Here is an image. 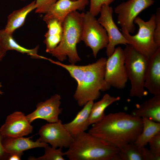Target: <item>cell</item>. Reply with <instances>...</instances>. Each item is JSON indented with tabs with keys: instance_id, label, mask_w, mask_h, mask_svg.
Returning a JSON list of instances; mask_svg holds the SVG:
<instances>
[{
	"instance_id": "cell-23",
	"label": "cell",
	"mask_w": 160,
	"mask_h": 160,
	"mask_svg": "<svg viewBox=\"0 0 160 160\" xmlns=\"http://www.w3.org/2000/svg\"><path fill=\"white\" fill-rule=\"evenodd\" d=\"M143 129L135 142L138 147H145L150 140L160 132V123L151 121L146 118H142Z\"/></svg>"
},
{
	"instance_id": "cell-15",
	"label": "cell",
	"mask_w": 160,
	"mask_h": 160,
	"mask_svg": "<svg viewBox=\"0 0 160 160\" xmlns=\"http://www.w3.org/2000/svg\"><path fill=\"white\" fill-rule=\"evenodd\" d=\"M144 87L153 95H160V47L149 59Z\"/></svg>"
},
{
	"instance_id": "cell-2",
	"label": "cell",
	"mask_w": 160,
	"mask_h": 160,
	"mask_svg": "<svg viewBox=\"0 0 160 160\" xmlns=\"http://www.w3.org/2000/svg\"><path fill=\"white\" fill-rule=\"evenodd\" d=\"M143 126L142 118L120 112L105 115L93 124L88 132L119 149L135 143Z\"/></svg>"
},
{
	"instance_id": "cell-14",
	"label": "cell",
	"mask_w": 160,
	"mask_h": 160,
	"mask_svg": "<svg viewBox=\"0 0 160 160\" xmlns=\"http://www.w3.org/2000/svg\"><path fill=\"white\" fill-rule=\"evenodd\" d=\"M89 0H58L45 14L43 20L45 22L55 19L63 24L66 17L71 12L83 10Z\"/></svg>"
},
{
	"instance_id": "cell-28",
	"label": "cell",
	"mask_w": 160,
	"mask_h": 160,
	"mask_svg": "<svg viewBox=\"0 0 160 160\" xmlns=\"http://www.w3.org/2000/svg\"><path fill=\"white\" fill-rule=\"evenodd\" d=\"M148 144L150 150L156 157L160 158V132L152 137Z\"/></svg>"
},
{
	"instance_id": "cell-27",
	"label": "cell",
	"mask_w": 160,
	"mask_h": 160,
	"mask_svg": "<svg viewBox=\"0 0 160 160\" xmlns=\"http://www.w3.org/2000/svg\"><path fill=\"white\" fill-rule=\"evenodd\" d=\"M58 0H36L35 12L45 14Z\"/></svg>"
},
{
	"instance_id": "cell-19",
	"label": "cell",
	"mask_w": 160,
	"mask_h": 160,
	"mask_svg": "<svg viewBox=\"0 0 160 160\" xmlns=\"http://www.w3.org/2000/svg\"><path fill=\"white\" fill-rule=\"evenodd\" d=\"M36 8V1H34L23 8L14 11L7 17L4 30L12 34L15 30L23 25L28 15Z\"/></svg>"
},
{
	"instance_id": "cell-7",
	"label": "cell",
	"mask_w": 160,
	"mask_h": 160,
	"mask_svg": "<svg viewBox=\"0 0 160 160\" xmlns=\"http://www.w3.org/2000/svg\"><path fill=\"white\" fill-rule=\"evenodd\" d=\"M81 41L91 49L95 58L99 51L106 48L108 44V38L105 29L89 11L84 14Z\"/></svg>"
},
{
	"instance_id": "cell-8",
	"label": "cell",
	"mask_w": 160,
	"mask_h": 160,
	"mask_svg": "<svg viewBox=\"0 0 160 160\" xmlns=\"http://www.w3.org/2000/svg\"><path fill=\"white\" fill-rule=\"evenodd\" d=\"M125 54L120 47L116 48L107 59L105 80L110 86L119 89L125 88L128 78L125 66Z\"/></svg>"
},
{
	"instance_id": "cell-1",
	"label": "cell",
	"mask_w": 160,
	"mask_h": 160,
	"mask_svg": "<svg viewBox=\"0 0 160 160\" xmlns=\"http://www.w3.org/2000/svg\"><path fill=\"white\" fill-rule=\"evenodd\" d=\"M107 58L101 57L95 62L85 65L65 64L49 58L51 63L66 70L77 81V86L73 95L80 107L88 102L99 98L100 91L109 90L110 86L105 80Z\"/></svg>"
},
{
	"instance_id": "cell-30",
	"label": "cell",
	"mask_w": 160,
	"mask_h": 160,
	"mask_svg": "<svg viewBox=\"0 0 160 160\" xmlns=\"http://www.w3.org/2000/svg\"><path fill=\"white\" fill-rule=\"evenodd\" d=\"M4 136L0 130V160H8L9 154L4 148L2 143Z\"/></svg>"
},
{
	"instance_id": "cell-20",
	"label": "cell",
	"mask_w": 160,
	"mask_h": 160,
	"mask_svg": "<svg viewBox=\"0 0 160 160\" xmlns=\"http://www.w3.org/2000/svg\"><path fill=\"white\" fill-rule=\"evenodd\" d=\"M0 43L7 52L15 50L22 54H26L33 58L47 60V58L38 54L39 46L33 49L26 48L18 44L13 37L12 34L6 32L4 29L0 30Z\"/></svg>"
},
{
	"instance_id": "cell-13",
	"label": "cell",
	"mask_w": 160,
	"mask_h": 160,
	"mask_svg": "<svg viewBox=\"0 0 160 160\" xmlns=\"http://www.w3.org/2000/svg\"><path fill=\"white\" fill-rule=\"evenodd\" d=\"M60 95L56 94L44 101L38 103L36 110L26 117L30 123L36 119L45 120L49 123L58 121V116L62 110L60 108L61 103Z\"/></svg>"
},
{
	"instance_id": "cell-16",
	"label": "cell",
	"mask_w": 160,
	"mask_h": 160,
	"mask_svg": "<svg viewBox=\"0 0 160 160\" xmlns=\"http://www.w3.org/2000/svg\"><path fill=\"white\" fill-rule=\"evenodd\" d=\"M31 137H4L2 143L5 150L9 153L23 154V152L36 148H44L48 144L41 142L37 139L33 141L31 139Z\"/></svg>"
},
{
	"instance_id": "cell-24",
	"label": "cell",
	"mask_w": 160,
	"mask_h": 160,
	"mask_svg": "<svg viewBox=\"0 0 160 160\" xmlns=\"http://www.w3.org/2000/svg\"><path fill=\"white\" fill-rule=\"evenodd\" d=\"M119 149L121 160H144L145 147H139L134 143Z\"/></svg>"
},
{
	"instance_id": "cell-31",
	"label": "cell",
	"mask_w": 160,
	"mask_h": 160,
	"mask_svg": "<svg viewBox=\"0 0 160 160\" xmlns=\"http://www.w3.org/2000/svg\"><path fill=\"white\" fill-rule=\"evenodd\" d=\"M23 154L19 153H12L10 154L8 160H20Z\"/></svg>"
},
{
	"instance_id": "cell-35",
	"label": "cell",
	"mask_w": 160,
	"mask_h": 160,
	"mask_svg": "<svg viewBox=\"0 0 160 160\" xmlns=\"http://www.w3.org/2000/svg\"></svg>"
},
{
	"instance_id": "cell-17",
	"label": "cell",
	"mask_w": 160,
	"mask_h": 160,
	"mask_svg": "<svg viewBox=\"0 0 160 160\" xmlns=\"http://www.w3.org/2000/svg\"><path fill=\"white\" fill-rule=\"evenodd\" d=\"M131 114L160 123V95H153L143 103L137 105Z\"/></svg>"
},
{
	"instance_id": "cell-11",
	"label": "cell",
	"mask_w": 160,
	"mask_h": 160,
	"mask_svg": "<svg viewBox=\"0 0 160 160\" xmlns=\"http://www.w3.org/2000/svg\"><path fill=\"white\" fill-rule=\"evenodd\" d=\"M113 10L109 5L104 4L101 7L100 16L97 20L105 29L108 38L106 47V54L108 57L113 52L115 47L118 44H129L128 41L121 32L113 18Z\"/></svg>"
},
{
	"instance_id": "cell-34",
	"label": "cell",
	"mask_w": 160,
	"mask_h": 160,
	"mask_svg": "<svg viewBox=\"0 0 160 160\" xmlns=\"http://www.w3.org/2000/svg\"><path fill=\"white\" fill-rule=\"evenodd\" d=\"M72 0V1H76V0Z\"/></svg>"
},
{
	"instance_id": "cell-33",
	"label": "cell",
	"mask_w": 160,
	"mask_h": 160,
	"mask_svg": "<svg viewBox=\"0 0 160 160\" xmlns=\"http://www.w3.org/2000/svg\"><path fill=\"white\" fill-rule=\"evenodd\" d=\"M2 87V84L0 82V89ZM3 92L1 91L0 89V96H1V95H2Z\"/></svg>"
},
{
	"instance_id": "cell-5",
	"label": "cell",
	"mask_w": 160,
	"mask_h": 160,
	"mask_svg": "<svg viewBox=\"0 0 160 160\" xmlns=\"http://www.w3.org/2000/svg\"><path fill=\"white\" fill-rule=\"evenodd\" d=\"M124 49L125 66L131 85L129 95L142 99L147 95L144 83L150 58L129 44L126 45Z\"/></svg>"
},
{
	"instance_id": "cell-6",
	"label": "cell",
	"mask_w": 160,
	"mask_h": 160,
	"mask_svg": "<svg viewBox=\"0 0 160 160\" xmlns=\"http://www.w3.org/2000/svg\"><path fill=\"white\" fill-rule=\"evenodd\" d=\"M134 23L139 26L137 34L132 36L124 31H121V33L128 41L129 44L150 58L160 47L157 46L154 39L155 14H152L150 19L146 21L137 17Z\"/></svg>"
},
{
	"instance_id": "cell-3",
	"label": "cell",
	"mask_w": 160,
	"mask_h": 160,
	"mask_svg": "<svg viewBox=\"0 0 160 160\" xmlns=\"http://www.w3.org/2000/svg\"><path fill=\"white\" fill-rule=\"evenodd\" d=\"M119 152L112 144L85 132L73 138L64 153L70 160H121Z\"/></svg>"
},
{
	"instance_id": "cell-12",
	"label": "cell",
	"mask_w": 160,
	"mask_h": 160,
	"mask_svg": "<svg viewBox=\"0 0 160 160\" xmlns=\"http://www.w3.org/2000/svg\"><path fill=\"white\" fill-rule=\"evenodd\" d=\"M31 123L23 113L16 111L7 116L0 130L4 137H23L32 132Z\"/></svg>"
},
{
	"instance_id": "cell-29",
	"label": "cell",
	"mask_w": 160,
	"mask_h": 160,
	"mask_svg": "<svg viewBox=\"0 0 160 160\" xmlns=\"http://www.w3.org/2000/svg\"><path fill=\"white\" fill-rule=\"evenodd\" d=\"M155 27L154 33L155 42L158 47H160V8L156 9L155 14Z\"/></svg>"
},
{
	"instance_id": "cell-25",
	"label": "cell",
	"mask_w": 160,
	"mask_h": 160,
	"mask_svg": "<svg viewBox=\"0 0 160 160\" xmlns=\"http://www.w3.org/2000/svg\"><path fill=\"white\" fill-rule=\"evenodd\" d=\"M44 153L42 156L36 158L30 156L28 160H65L63 156L64 152L62 151V148H58L51 147L48 145L44 148Z\"/></svg>"
},
{
	"instance_id": "cell-21",
	"label": "cell",
	"mask_w": 160,
	"mask_h": 160,
	"mask_svg": "<svg viewBox=\"0 0 160 160\" xmlns=\"http://www.w3.org/2000/svg\"><path fill=\"white\" fill-rule=\"evenodd\" d=\"M48 29L44 36V42L46 45V51L49 53L56 48L60 42L63 35V24L57 20L52 19L46 22Z\"/></svg>"
},
{
	"instance_id": "cell-22",
	"label": "cell",
	"mask_w": 160,
	"mask_h": 160,
	"mask_svg": "<svg viewBox=\"0 0 160 160\" xmlns=\"http://www.w3.org/2000/svg\"><path fill=\"white\" fill-rule=\"evenodd\" d=\"M120 99L119 97L112 96L106 94L99 101L94 103L89 118V125L96 123L103 119L105 115L104 111L106 108Z\"/></svg>"
},
{
	"instance_id": "cell-26",
	"label": "cell",
	"mask_w": 160,
	"mask_h": 160,
	"mask_svg": "<svg viewBox=\"0 0 160 160\" xmlns=\"http://www.w3.org/2000/svg\"><path fill=\"white\" fill-rule=\"evenodd\" d=\"M114 0H90V7L89 12L96 16L99 13L103 5H109Z\"/></svg>"
},
{
	"instance_id": "cell-10",
	"label": "cell",
	"mask_w": 160,
	"mask_h": 160,
	"mask_svg": "<svg viewBox=\"0 0 160 160\" xmlns=\"http://www.w3.org/2000/svg\"><path fill=\"white\" fill-rule=\"evenodd\" d=\"M38 134V140L52 147L68 148L71 144L73 137L65 128L60 120L56 122L49 123L42 126Z\"/></svg>"
},
{
	"instance_id": "cell-4",
	"label": "cell",
	"mask_w": 160,
	"mask_h": 160,
	"mask_svg": "<svg viewBox=\"0 0 160 160\" xmlns=\"http://www.w3.org/2000/svg\"><path fill=\"white\" fill-rule=\"evenodd\" d=\"M84 13L74 11L69 14L63 23V33L61 40L55 49L49 53L63 62L68 58L71 64L80 61L77 44L81 41L83 19Z\"/></svg>"
},
{
	"instance_id": "cell-18",
	"label": "cell",
	"mask_w": 160,
	"mask_h": 160,
	"mask_svg": "<svg viewBox=\"0 0 160 160\" xmlns=\"http://www.w3.org/2000/svg\"><path fill=\"white\" fill-rule=\"evenodd\" d=\"M93 101L88 102L70 122L63 124L65 129L73 138L79 134L85 132L89 125V118Z\"/></svg>"
},
{
	"instance_id": "cell-9",
	"label": "cell",
	"mask_w": 160,
	"mask_h": 160,
	"mask_svg": "<svg viewBox=\"0 0 160 160\" xmlns=\"http://www.w3.org/2000/svg\"><path fill=\"white\" fill-rule=\"evenodd\" d=\"M153 0H128L119 4L114 11L117 15V21L121 31L134 33L135 27L134 21L143 11L152 5Z\"/></svg>"
},
{
	"instance_id": "cell-32",
	"label": "cell",
	"mask_w": 160,
	"mask_h": 160,
	"mask_svg": "<svg viewBox=\"0 0 160 160\" xmlns=\"http://www.w3.org/2000/svg\"><path fill=\"white\" fill-rule=\"evenodd\" d=\"M6 52L0 43V62L6 54Z\"/></svg>"
}]
</instances>
